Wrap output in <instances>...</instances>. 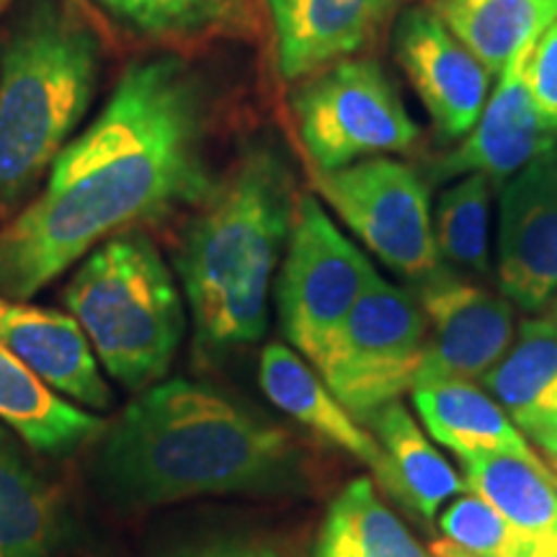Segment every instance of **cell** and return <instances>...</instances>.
Wrapping results in <instances>:
<instances>
[{
    "label": "cell",
    "mask_w": 557,
    "mask_h": 557,
    "mask_svg": "<svg viewBox=\"0 0 557 557\" xmlns=\"http://www.w3.org/2000/svg\"><path fill=\"white\" fill-rule=\"evenodd\" d=\"M207 90L184 58L135 60L101 114L0 230V297L32 299L103 240L197 207L212 189Z\"/></svg>",
    "instance_id": "1"
},
{
    "label": "cell",
    "mask_w": 557,
    "mask_h": 557,
    "mask_svg": "<svg viewBox=\"0 0 557 557\" xmlns=\"http://www.w3.org/2000/svg\"><path fill=\"white\" fill-rule=\"evenodd\" d=\"M99 442L94 478L120 508L201 496H297L308 487L295 438L205 382L163 380L143 389Z\"/></svg>",
    "instance_id": "2"
},
{
    "label": "cell",
    "mask_w": 557,
    "mask_h": 557,
    "mask_svg": "<svg viewBox=\"0 0 557 557\" xmlns=\"http://www.w3.org/2000/svg\"><path fill=\"white\" fill-rule=\"evenodd\" d=\"M295 181L282 152L250 145L181 230L173 263L199 359L263 338L269 287L295 220Z\"/></svg>",
    "instance_id": "3"
},
{
    "label": "cell",
    "mask_w": 557,
    "mask_h": 557,
    "mask_svg": "<svg viewBox=\"0 0 557 557\" xmlns=\"http://www.w3.org/2000/svg\"><path fill=\"white\" fill-rule=\"evenodd\" d=\"M99 34L67 0H29L0 50V201L24 199L86 120Z\"/></svg>",
    "instance_id": "4"
},
{
    "label": "cell",
    "mask_w": 557,
    "mask_h": 557,
    "mask_svg": "<svg viewBox=\"0 0 557 557\" xmlns=\"http://www.w3.org/2000/svg\"><path fill=\"white\" fill-rule=\"evenodd\" d=\"M62 299L111 380L132 393L165 380L186 336V305L148 233L127 230L96 246Z\"/></svg>",
    "instance_id": "5"
},
{
    "label": "cell",
    "mask_w": 557,
    "mask_h": 557,
    "mask_svg": "<svg viewBox=\"0 0 557 557\" xmlns=\"http://www.w3.org/2000/svg\"><path fill=\"white\" fill-rule=\"evenodd\" d=\"M429 323L413 292L377 274L325 348L315 369L341 406L369 418L416 387Z\"/></svg>",
    "instance_id": "6"
},
{
    "label": "cell",
    "mask_w": 557,
    "mask_h": 557,
    "mask_svg": "<svg viewBox=\"0 0 557 557\" xmlns=\"http://www.w3.org/2000/svg\"><path fill=\"white\" fill-rule=\"evenodd\" d=\"M297 132L315 171H338L380 152H406L421 137L400 94L374 60H341L292 96Z\"/></svg>",
    "instance_id": "7"
},
{
    "label": "cell",
    "mask_w": 557,
    "mask_h": 557,
    "mask_svg": "<svg viewBox=\"0 0 557 557\" xmlns=\"http://www.w3.org/2000/svg\"><path fill=\"white\" fill-rule=\"evenodd\" d=\"M377 274L364 250L341 233L323 205L310 194H299L276 282L284 338L315 367Z\"/></svg>",
    "instance_id": "8"
},
{
    "label": "cell",
    "mask_w": 557,
    "mask_h": 557,
    "mask_svg": "<svg viewBox=\"0 0 557 557\" xmlns=\"http://www.w3.org/2000/svg\"><path fill=\"white\" fill-rule=\"evenodd\" d=\"M315 189L395 274L426 282L442 269L429 184L410 165L372 156L338 171H315Z\"/></svg>",
    "instance_id": "9"
},
{
    "label": "cell",
    "mask_w": 557,
    "mask_h": 557,
    "mask_svg": "<svg viewBox=\"0 0 557 557\" xmlns=\"http://www.w3.org/2000/svg\"><path fill=\"white\" fill-rule=\"evenodd\" d=\"M421 284V308L431 329L418 382H480L517 336L513 305L444 267Z\"/></svg>",
    "instance_id": "10"
},
{
    "label": "cell",
    "mask_w": 557,
    "mask_h": 557,
    "mask_svg": "<svg viewBox=\"0 0 557 557\" xmlns=\"http://www.w3.org/2000/svg\"><path fill=\"white\" fill-rule=\"evenodd\" d=\"M498 284L521 310L557 289V143L513 173L498 201Z\"/></svg>",
    "instance_id": "11"
},
{
    "label": "cell",
    "mask_w": 557,
    "mask_h": 557,
    "mask_svg": "<svg viewBox=\"0 0 557 557\" xmlns=\"http://www.w3.org/2000/svg\"><path fill=\"white\" fill-rule=\"evenodd\" d=\"M395 54L444 137L475 127L491 88V73L451 34L434 9H408L395 26Z\"/></svg>",
    "instance_id": "12"
},
{
    "label": "cell",
    "mask_w": 557,
    "mask_h": 557,
    "mask_svg": "<svg viewBox=\"0 0 557 557\" xmlns=\"http://www.w3.org/2000/svg\"><path fill=\"white\" fill-rule=\"evenodd\" d=\"M534 45L537 39L521 47L508 62L500 73L496 94L485 101L483 114L470 135L455 150L429 165V178L434 184L468 173H485L498 184L557 143L555 135L542 127L529 90V60Z\"/></svg>",
    "instance_id": "13"
},
{
    "label": "cell",
    "mask_w": 557,
    "mask_h": 557,
    "mask_svg": "<svg viewBox=\"0 0 557 557\" xmlns=\"http://www.w3.org/2000/svg\"><path fill=\"white\" fill-rule=\"evenodd\" d=\"M0 338L60 398L96 413L114 406L94 346L70 312L0 297Z\"/></svg>",
    "instance_id": "14"
},
{
    "label": "cell",
    "mask_w": 557,
    "mask_h": 557,
    "mask_svg": "<svg viewBox=\"0 0 557 557\" xmlns=\"http://www.w3.org/2000/svg\"><path fill=\"white\" fill-rule=\"evenodd\" d=\"M282 78L297 81L364 50L406 0H267Z\"/></svg>",
    "instance_id": "15"
},
{
    "label": "cell",
    "mask_w": 557,
    "mask_h": 557,
    "mask_svg": "<svg viewBox=\"0 0 557 557\" xmlns=\"http://www.w3.org/2000/svg\"><path fill=\"white\" fill-rule=\"evenodd\" d=\"M364 426L382 449L374 478L408 513L429 521L449 498L468 493L459 472L438 455L400 400L380 408Z\"/></svg>",
    "instance_id": "16"
},
{
    "label": "cell",
    "mask_w": 557,
    "mask_h": 557,
    "mask_svg": "<svg viewBox=\"0 0 557 557\" xmlns=\"http://www.w3.org/2000/svg\"><path fill=\"white\" fill-rule=\"evenodd\" d=\"M413 403L429 434L459 459L511 455L545 468L517 423L475 382H418L413 387Z\"/></svg>",
    "instance_id": "17"
},
{
    "label": "cell",
    "mask_w": 557,
    "mask_h": 557,
    "mask_svg": "<svg viewBox=\"0 0 557 557\" xmlns=\"http://www.w3.org/2000/svg\"><path fill=\"white\" fill-rule=\"evenodd\" d=\"M259 382L267 398L289 418H295L299 426L310 429L333 447L344 449L372 472L377 470L382 457L377 438L341 406L318 369L308 367V361L297 351L284 344H269L261 354Z\"/></svg>",
    "instance_id": "18"
},
{
    "label": "cell",
    "mask_w": 557,
    "mask_h": 557,
    "mask_svg": "<svg viewBox=\"0 0 557 557\" xmlns=\"http://www.w3.org/2000/svg\"><path fill=\"white\" fill-rule=\"evenodd\" d=\"M0 421L16 431L37 455L67 457L99 442L109 423L88 413L21 364L16 354L0 338Z\"/></svg>",
    "instance_id": "19"
},
{
    "label": "cell",
    "mask_w": 557,
    "mask_h": 557,
    "mask_svg": "<svg viewBox=\"0 0 557 557\" xmlns=\"http://www.w3.org/2000/svg\"><path fill=\"white\" fill-rule=\"evenodd\" d=\"M480 382L524 434L547 426L557 416V320H524L508 351Z\"/></svg>",
    "instance_id": "20"
},
{
    "label": "cell",
    "mask_w": 557,
    "mask_h": 557,
    "mask_svg": "<svg viewBox=\"0 0 557 557\" xmlns=\"http://www.w3.org/2000/svg\"><path fill=\"white\" fill-rule=\"evenodd\" d=\"M26 449L0 421V557H50L60 542L58 491Z\"/></svg>",
    "instance_id": "21"
},
{
    "label": "cell",
    "mask_w": 557,
    "mask_h": 557,
    "mask_svg": "<svg viewBox=\"0 0 557 557\" xmlns=\"http://www.w3.org/2000/svg\"><path fill=\"white\" fill-rule=\"evenodd\" d=\"M434 11L480 65L496 75L553 24L557 0H436Z\"/></svg>",
    "instance_id": "22"
},
{
    "label": "cell",
    "mask_w": 557,
    "mask_h": 557,
    "mask_svg": "<svg viewBox=\"0 0 557 557\" xmlns=\"http://www.w3.org/2000/svg\"><path fill=\"white\" fill-rule=\"evenodd\" d=\"M312 557H431L367 478L351 480L325 508Z\"/></svg>",
    "instance_id": "23"
},
{
    "label": "cell",
    "mask_w": 557,
    "mask_h": 557,
    "mask_svg": "<svg viewBox=\"0 0 557 557\" xmlns=\"http://www.w3.org/2000/svg\"><path fill=\"white\" fill-rule=\"evenodd\" d=\"M470 493L487 500L521 534L557 532V480L511 455L459 459Z\"/></svg>",
    "instance_id": "24"
},
{
    "label": "cell",
    "mask_w": 557,
    "mask_h": 557,
    "mask_svg": "<svg viewBox=\"0 0 557 557\" xmlns=\"http://www.w3.org/2000/svg\"><path fill=\"white\" fill-rule=\"evenodd\" d=\"M491 191L493 181L485 173H468L438 197L434 240L442 267L491 274Z\"/></svg>",
    "instance_id": "25"
},
{
    "label": "cell",
    "mask_w": 557,
    "mask_h": 557,
    "mask_svg": "<svg viewBox=\"0 0 557 557\" xmlns=\"http://www.w3.org/2000/svg\"><path fill=\"white\" fill-rule=\"evenodd\" d=\"M127 29L158 39H199L246 29L250 0H96Z\"/></svg>",
    "instance_id": "26"
},
{
    "label": "cell",
    "mask_w": 557,
    "mask_h": 557,
    "mask_svg": "<svg viewBox=\"0 0 557 557\" xmlns=\"http://www.w3.org/2000/svg\"><path fill=\"white\" fill-rule=\"evenodd\" d=\"M438 529L442 537L431 542V557H517L524 545V534L470 491L442 513Z\"/></svg>",
    "instance_id": "27"
},
{
    "label": "cell",
    "mask_w": 557,
    "mask_h": 557,
    "mask_svg": "<svg viewBox=\"0 0 557 557\" xmlns=\"http://www.w3.org/2000/svg\"><path fill=\"white\" fill-rule=\"evenodd\" d=\"M529 90L542 127L557 137V18L534 45L529 60Z\"/></svg>",
    "instance_id": "28"
},
{
    "label": "cell",
    "mask_w": 557,
    "mask_h": 557,
    "mask_svg": "<svg viewBox=\"0 0 557 557\" xmlns=\"http://www.w3.org/2000/svg\"><path fill=\"white\" fill-rule=\"evenodd\" d=\"M152 557H287L274 542L253 534H205L158 549Z\"/></svg>",
    "instance_id": "29"
},
{
    "label": "cell",
    "mask_w": 557,
    "mask_h": 557,
    "mask_svg": "<svg viewBox=\"0 0 557 557\" xmlns=\"http://www.w3.org/2000/svg\"><path fill=\"white\" fill-rule=\"evenodd\" d=\"M517 557H557V532L524 534V545Z\"/></svg>",
    "instance_id": "30"
},
{
    "label": "cell",
    "mask_w": 557,
    "mask_h": 557,
    "mask_svg": "<svg viewBox=\"0 0 557 557\" xmlns=\"http://www.w3.org/2000/svg\"><path fill=\"white\" fill-rule=\"evenodd\" d=\"M532 438L540 444L542 449L547 451L549 459H553L555 468H557V416L553 418V421L547 423V426H542Z\"/></svg>",
    "instance_id": "31"
},
{
    "label": "cell",
    "mask_w": 557,
    "mask_h": 557,
    "mask_svg": "<svg viewBox=\"0 0 557 557\" xmlns=\"http://www.w3.org/2000/svg\"><path fill=\"white\" fill-rule=\"evenodd\" d=\"M11 5V0H0V11H5Z\"/></svg>",
    "instance_id": "32"
},
{
    "label": "cell",
    "mask_w": 557,
    "mask_h": 557,
    "mask_svg": "<svg viewBox=\"0 0 557 557\" xmlns=\"http://www.w3.org/2000/svg\"><path fill=\"white\" fill-rule=\"evenodd\" d=\"M549 318L557 320V299H555V302H553V315H549Z\"/></svg>",
    "instance_id": "33"
}]
</instances>
